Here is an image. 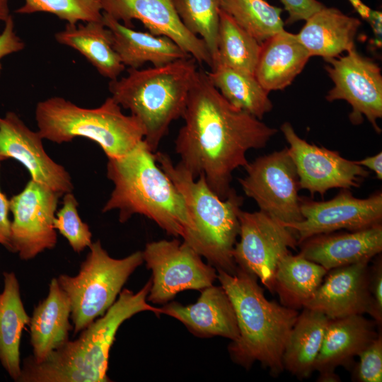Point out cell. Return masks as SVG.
Masks as SVG:
<instances>
[{
	"label": "cell",
	"instance_id": "cell-1",
	"mask_svg": "<svg viewBox=\"0 0 382 382\" xmlns=\"http://www.w3.org/2000/svg\"><path fill=\"white\" fill-rule=\"evenodd\" d=\"M175 141L178 162L194 179L204 175L209 187L226 199L233 171L245 168L250 149L265 147L278 129L229 103L198 70Z\"/></svg>",
	"mask_w": 382,
	"mask_h": 382
},
{
	"label": "cell",
	"instance_id": "cell-2",
	"mask_svg": "<svg viewBox=\"0 0 382 382\" xmlns=\"http://www.w3.org/2000/svg\"><path fill=\"white\" fill-rule=\"evenodd\" d=\"M107 177L114 188L103 212L118 209L121 223L134 214L143 215L183 241L194 232L182 195L157 165L154 153L144 139L127 154L108 158Z\"/></svg>",
	"mask_w": 382,
	"mask_h": 382
},
{
	"label": "cell",
	"instance_id": "cell-3",
	"mask_svg": "<svg viewBox=\"0 0 382 382\" xmlns=\"http://www.w3.org/2000/svg\"><path fill=\"white\" fill-rule=\"evenodd\" d=\"M150 279L137 292L125 289L107 311L84 328L75 340H68L47 358L37 363L24 359L18 382H108V358L116 333L124 321L134 315L151 311L157 316L161 308L147 303Z\"/></svg>",
	"mask_w": 382,
	"mask_h": 382
},
{
	"label": "cell",
	"instance_id": "cell-4",
	"mask_svg": "<svg viewBox=\"0 0 382 382\" xmlns=\"http://www.w3.org/2000/svg\"><path fill=\"white\" fill-rule=\"evenodd\" d=\"M216 271L233 306L239 331L228 348L232 359L246 369L259 361L272 374H281L284 348L299 312L268 301L254 275L238 267L233 274Z\"/></svg>",
	"mask_w": 382,
	"mask_h": 382
},
{
	"label": "cell",
	"instance_id": "cell-5",
	"mask_svg": "<svg viewBox=\"0 0 382 382\" xmlns=\"http://www.w3.org/2000/svg\"><path fill=\"white\" fill-rule=\"evenodd\" d=\"M197 63L190 56L159 66L129 68L126 76L109 83L111 97L139 120L144 141L154 153L172 122L183 117Z\"/></svg>",
	"mask_w": 382,
	"mask_h": 382
},
{
	"label": "cell",
	"instance_id": "cell-6",
	"mask_svg": "<svg viewBox=\"0 0 382 382\" xmlns=\"http://www.w3.org/2000/svg\"><path fill=\"white\" fill-rule=\"evenodd\" d=\"M156 162L182 195L195 226L184 242L205 257L216 270L233 274L237 266L233 251L239 236V212L243 197L233 188L228 197L219 198L208 186L205 177L197 180L165 153H154Z\"/></svg>",
	"mask_w": 382,
	"mask_h": 382
},
{
	"label": "cell",
	"instance_id": "cell-7",
	"mask_svg": "<svg viewBox=\"0 0 382 382\" xmlns=\"http://www.w3.org/2000/svg\"><path fill=\"white\" fill-rule=\"evenodd\" d=\"M38 132L62 144L82 137L96 142L109 158L121 157L144 139V130L133 115H126L112 98L96 108H84L61 97L40 101L35 109Z\"/></svg>",
	"mask_w": 382,
	"mask_h": 382
},
{
	"label": "cell",
	"instance_id": "cell-8",
	"mask_svg": "<svg viewBox=\"0 0 382 382\" xmlns=\"http://www.w3.org/2000/svg\"><path fill=\"white\" fill-rule=\"evenodd\" d=\"M89 248L76 276L61 274L57 278L70 302L74 335L107 311L129 277L144 262L142 251L113 258L99 240Z\"/></svg>",
	"mask_w": 382,
	"mask_h": 382
},
{
	"label": "cell",
	"instance_id": "cell-9",
	"mask_svg": "<svg viewBox=\"0 0 382 382\" xmlns=\"http://www.w3.org/2000/svg\"><path fill=\"white\" fill-rule=\"evenodd\" d=\"M146 267L152 272L147 300L166 303L184 290H202L213 284L217 271L204 262L185 242L174 238L147 243L142 251Z\"/></svg>",
	"mask_w": 382,
	"mask_h": 382
},
{
	"label": "cell",
	"instance_id": "cell-10",
	"mask_svg": "<svg viewBox=\"0 0 382 382\" xmlns=\"http://www.w3.org/2000/svg\"><path fill=\"white\" fill-rule=\"evenodd\" d=\"M246 175L238 178L245 195L260 211L283 224L301 221L299 177L287 147L259 156L244 168Z\"/></svg>",
	"mask_w": 382,
	"mask_h": 382
},
{
	"label": "cell",
	"instance_id": "cell-11",
	"mask_svg": "<svg viewBox=\"0 0 382 382\" xmlns=\"http://www.w3.org/2000/svg\"><path fill=\"white\" fill-rule=\"evenodd\" d=\"M240 240L233 257L237 267L254 275L272 294L274 274L282 257L296 249L294 233L281 221L261 212H239Z\"/></svg>",
	"mask_w": 382,
	"mask_h": 382
},
{
	"label": "cell",
	"instance_id": "cell-12",
	"mask_svg": "<svg viewBox=\"0 0 382 382\" xmlns=\"http://www.w3.org/2000/svg\"><path fill=\"white\" fill-rule=\"evenodd\" d=\"M343 57L325 59V69L333 82L325 98L332 102L346 100L352 106L349 115L354 125L361 124L365 116L377 133L381 129L377 120L382 117V75L373 59L353 48Z\"/></svg>",
	"mask_w": 382,
	"mask_h": 382
},
{
	"label": "cell",
	"instance_id": "cell-13",
	"mask_svg": "<svg viewBox=\"0 0 382 382\" xmlns=\"http://www.w3.org/2000/svg\"><path fill=\"white\" fill-rule=\"evenodd\" d=\"M62 195L30 179L9 200L13 216L11 226L13 252L18 253L21 260L33 259L55 247L57 238L53 221Z\"/></svg>",
	"mask_w": 382,
	"mask_h": 382
},
{
	"label": "cell",
	"instance_id": "cell-14",
	"mask_svg": "<svg viewBox=\"0 0 382 382\" xmlns=\"http://www.w3.org/2000/svg\"><path fill=\"white\" fill-rule=\"evenodd\" d=\"M303 219L283 224L296 236L298 244L312 236L340 229L357 231L381 224L382 192L357 198L349 189H342L334 198L317 202L300 197Z\"/></svg>",
	"mask_w": 382,
	"mask_h": 382
},
{
	"label": "cell",
	"instance_id": "cell-15",
	"mask_svg": "<svg viewBox=\"0 0 382 382\" xmlns=\"http://www.w3.org/2000/svg\"><path fill=\"white\" fill-rule=\"evenodd\" d=\"M280 129L289 145L288 152L296 169L300 189L323 196L332 188L358 187L369 175L364 167L343 158L339 152L308 143L297 135L289 122L282 124Z\"/></svg>",
	"mask_w": 382,
	"mask_h": 382
},
{
	"label": "cell",
	"instance_id": "cell-16",
	"mask_svg": "<svg viewBox=\"0 0 382 382\" xmlns=\"http://www.w3.org/2000/svg\"><path fill=\"white\" fill-rule=\"evenodd\" d=\"M103 12L132 28V20L142 23L149 33L166 36L192 57L197 63L212 66L203 40L191 33L182 23L173 0H100Z\"/></svg>",
	"mask_w": 382,
	"mask_h": 382
},
{
	"label": "cell",
	"instance_id": "cell-17",
	"mask_svg": "<svg viewBox=\"0 0 382 382\" xmlns=\"http://www.w3.org/2000/svg\"><path fill=\"white\" fill-rule=\"evenodd\" d=\"M43 138L30 129L13 112L0 117V153L21 163L31 179L64 195L74 189L70 174L46 153Z\"/></svg>",
	"mask_w": 382,
	"mask_h": 382
},
{
	"label": "cell",
	"instance_id": "cell-18",
	"mask_svg": "<svg viewBox=\"0 0 382 382\" xmlns=\"http://www.w3.org/2000/svg\"><path fill=\"white\" fill-rule=\"evenodd\" d=\"M369 263L360 262L329 270L303 308L322 313L329 319L368 313Z\"/></svg>",
	"mask_w": 382,
	"mask_h": 382
},
{
	"label": "cell",
	"instance_id": "cell-19",
	"mask_svg": "<svg viewBox=\"0 0 382 382\" xmlns=\"http://www.w3.org/2000/svg\"><path fill=\"white\" fill-rule=\"evenodd\" d=\"M375 325V322L359 314L329 319L315 364V371L319 373L318 381H339L336 368L349 366L377 337Z\"/></svg>",
	"mask_w": 382,
	"mask_h": 382
},
{
	"label": "cell",
	"instance_id": "cell-20",
	"mask_svg": "<svg viewBox=\"0 0 382 382\" xmlns=\"http://www.w3.org/2000/svg\"><path fill=\"white\" fill-rule=\"evenodd\" d=\"M299 255L328 271L370 261L382 250V225L378 224L349 233H324L301 243Z\"/></svg>",
	"mask_w": 382,
	"mask_h": 382
},
{
	"label": "cell",
	"instance_id": "cell-21",
	"mask_svg": "<svg viewBox=\"0 0 382 382\" xmlns=\"http://www.w3.org/2000/svg\"><path fill=\"white\" fill-rule=\"evenodd\" d=\"M161 310L162 314L178 320L197 336H221L231 341L238 337L234 308L221 286L212 284L203 289L195 303L184 306L172 301L163 306Z\"/></svg>",
	"mask_w": 382,
	"mask_h": 382
},
{
	"label": "cell",
	"instance_id": "cell-22",
	"mask_svg": "<svg viewBox=\"0 0 382 382\" xmlns=\"http://www.w3.org/2000/svg\"><path fill=\"white\" fill-rule=\"evenodd\" d=\"M310 57L296 34L284 29L260 44L254 76L269 93L283 90L301 72Z\"/></svg>",
	"mask_w": 382,
	"mask_h": 382
},
{
	"label": "cell",
	"instance_id": "cell-23",
	"mask_svg": "<svg viewBox=\"0 0 382 382\" xmlns=\"http://www.w3.org/2000/svg\"><path fill=\"white\" fill-rule=\"evenodd\" d=\"M361 23L335 7L325 6L311 16L296 37L311 57H337L355 47Z\"/></svg>",
	"mask_w": 382,
	"mask_h": 382
},
{
	"label": "cell",
	"instance_id": "cell-24",
	"mask_svg": "<svg viewBox=\"0 0 382 382\" xmlns=\"http://www.w3.org/2000/svg\"><path fill=\"white\" fill-rule=\"evenodd\" d=\"M71 305L57 279H52L47 297L35 306L30 320V344L37 363L45 361L69 340Z\"/></svg>",
	"mask_w": 382,
	"mask_h": 382
},
{
	"label": "cell",
	"instance_id": "cell-25",
	"mask_svg": "<svg viewBox=\"0 0 382 382\" xmlns=\"http://www.w3.org/2000/svg\"><path fill=\"white\" fill-rule=\"evenodd\" d=\"M103 23L111 31L113 47L125 66L139 69L146 62L159 66L190 57L166 36L135 30L105 13Z\"/></svg>",
	"mask_w": 382,
	"mask_h": 382
},
{
	"label": "cell",
	"instance_id": "cell-26",
	"mask_svg": "<svg viewBox=\"0 0 382 382\" xmlns=\"http://www.w3.org/2000/svg\"><path fill=\"white\" fill-rule=\"evenodd\" d=\"M57 41L83 54L104 77L117 79L125 66L113 47L111 31L103 21L87 22L86 25L67 23L55 34Z\"/></svg>",
	"mask_w": 382,
	"mask_h": 382
},
{
	"label": "cell",
	"instance_id": "cell-27",
	"mask_svg": "<svg viewBox=\"0 0 382 382\" xmlns=\"http://www.w3.org/2000/svg\"><path fill=\"white\" fill-rule=\"evenodd\" d=\"M328 320L322 313L304 308L287 340L282 356L284 369L299 379L312 374Z\"/></svg>",
	"mask_w": 382,
	"mask_h": 382
},
{
	"label": "cell",
	"instance_id": "cell-28",
	"mask_svg": "<svg viewBox=\"0 0 382 382\" xmlns=\"http://www.w3.org/2000/svg\"><path fill=\"white\" fill-rule=\"evenodd\" d=\"M4 286L0 294V362L8 375L18 381L20 365V343L22 330L30 323L13 272H4Z\"/></svg>",
	"mask_w": 382,
	"mask_h": 382
},
{
	"label": "cell",
	"instance_id": "cell-29",
	"mask_svg": "<svg viewBox=\"0 0 382 382\" xmlns=\"http://www.w3.org/2000/svg\"><path fill=\"white\" fill-rule=\"evenodd\" d=\"M328 271L299 254H286L279 260L274 274V292L280 303L299 309L313 298Z\"/></svg>",
	"mask_w": 382,
	"mask_h": 382
},
{
	"label": "cell",
	"instance_id": "cell-30",
	"mask_svg": "<svg viewBox=\"0 0 382 382\" xmlns=\"http://www.w3.org/2000/svg\"><path fill=\"white\" fill-rule=\"evenodd\" d=\"M212 84L232 105L259 120L270 112L272 103L267 92L254 75L243 73L228 66L216 64L206 71Z\"/></svg>",
	"mask_w": 382,
	"mask_h": 382
},
{
	"label": "cell",
	"instance_id": "cell-31",
	"mask_svg": "<svg viewBox=\"0 0 382 382\" xmlns=\"http://www.w3.org/2000/svg\"><path fill=\"white\" fill-rule=\"evenodd\" d=\"M260 50V44L221 8L217 58L213 66L219 64L254 75Z\"/></svg>",
	"mask_w": 382,
	"mask_h": 382
},
{
	"label": "cell",
	"instance_id": "cell-32",
	"mask_svg": "<svg viewBox=\"0 0 382 382\" xmlns=\"http://www.w3.org/2000/svg\"><path fill=\"white\" fill-rule=\"evenodd\" d=\"M221 8L260 44L284 29L283 9L265 0H221Z\"/></svg>",
	"mask_w": 382,
	"mask_h": 382
},
{
	"label": "cell",
	"instance_id": "cell-33",
	"mask_svg": "<svg viewBox=\"0 0 382 382\" xmlns=\"http://www.w3.org/2000/svg\"><path fill=\"white\" fill-rule=\"evenodd\" d=\"M221 1L173 0L175 8L185 28L193 35L199 36L206 44L212 59V66L217 58Z\"/></svg>",
	"mask_w": 382,
	"mask_h": 382
},
{
	"label": "cell",
	"instance_id": "cell-34",
	"mask_svg": "<svg viewBox=\"0 0 382 382\" xmlns=\"http://www.w3.org/2000/svg\"><path fill=\"white\" fill-rule=\"evenodd\" d=\"M16 12L21 14L47 12L69 24L103 21V17L100 0H25Z\"/></svg>",
	"mask_w": 382,
	"mask_h": 382
},
{
	"label": "cell",
	"instance_id": "cell-35",
	"mask_svg": "<svg viewBox=\"0 0 382 382\" xmlns=\"http://www.w3.org/2000/svg\"><path fill=\"white\" fill-rule=\"evenodd\" d=\"M77 207V200L71 192L64 194L63 205L55 214L53 226L66 238L75 252L80 253L91 246L92 234L88 225L81 221Z\"/></svg>",
	"mask_w": 382,
	"mask_h": 382
},
{
	"label": "cell",
	"instance_id": "cell-36",
	"mask_svg": "<svg viewBox=\"0 0 382 382\" xmlns=\"http://www.w3.org/2000/svg\"><path fill=\"white\" fill-rule=\"evenodd\" d=\"M356 379L360 382L382 381V335L378 334L359 355Z\"/></svg>",
	"mask_w": 382,
	"mask_h": 382
},
{
	"label": "cell",
	"instance_id": "cell-37",
	"mask_svg": "<svg viewBox=\"0 0 382 382\" xmlns=\"http://www.w3.org/2000/svg\"><path fill=\"white\" fill-rule=\"evenodd\" d=\"M369 293L370 306L368 313L380 327L382 324V261L378 257L369 267Z\"/></svg>",
	"mask_w": 382,
	"mask_h": 382
},
{
	"label": "cell",
	"instance_id": "cell-38",
	"mask_svg": "<svg viewBox=\"0 0 382 382\" xmlns=\"http://www.w3.org/2000/svg\"><path fill=\"white\" fill-rule=\"evenodd\" d=\"M288 13L286 24L306 21L325 6L318 0H280Z\"/></svg>",
	"mask_w": 382,
	"mask_h": 382
},
{
	"label": "cell",
	"instance_id": "cell-39",
	"mask_svg": "<svg viewBox=\"0 0 382 382\" xmlns=\"http://www.w3.org/2000/svg\"><path fill=\"white\" fill-rule=\"evenodd\" d=\"M24 47V42L14 30V22L12 16H10L5 21L4 28L0 34V61L4 57L18 52ZM1 68L0 62V74Z\"/></svg>",
	"mask_w": 382,
	"mask_h": 382
},
{
	"label": "cell",
	"instance_id": "cell-40",
	"mask_svg": "<svg viewBox=\"0 0 382 382\" xmlns=\"http://www.w3.org/2000/svg\"><path fill=\"white\" fill-rule=\"evenodd\" d=\"M10 201L0 190V244L13 252L11 243V221L8 219Z\"/></svg>",
	"mask_w": 382,
	"mask_h": 382
},
{
	"label": "cell",
	"instance_id": "cell-41",
	"mask_svg": "<svg viewBox=\"0 0 382 382\" xmlns=\"http://www.w3.org/2000/svg\"><path fill=\"white\" fill-rule=\"evenodd\" d=\"M356 163L363 167L373 170L378 180L382 179V152L365 158L357 161Z\"/></svg>",
	"mask_w": 382,
	"mask_h": 382
},
{
	"label": "cell",
	"instance_id": "cell-42",
	"mask_svg": "<svg viewBox=\"0 0 382 382\" xmlns=\"http://www.w3.org/2000/svg\"><path fill=\"white\" fill-rule=\"evenodd\" d=\"M356 11L364 20L369 21L376 13V10H374L364 4L361 0H348Z\"/></svg>",
	"mask_w": 382,
	"mask_h": 382
},
{
	"label": "cell",
	"instance_id": "cell-43",
	"mask_svg": "<svg viewBox=\"0 0 382 382\" xmlns=\"http://www.w3.org/2000/svg\"><path fill=\"white\" fill-rule=\"evenodd\" d=\"M10 16L8 0H0V21L5 22Z\"/></svg>",
	"mask_w": 382,
	"mask_h": 382
},
{
	"label": "cell",
	"instance_id": "cell-44",
	"mask_svg": "<svg viewBox=\"0 0 382 382\" xmlns=\"http://www.w3.org/2000/svg\"><path fill=\"white\" fill-rule=\"evenodd\" d=\"M7 159V157L0 153V161Z\"/></svg>",
	"mask_w": 382,
	"mask_h": 382
}]
</instances>
